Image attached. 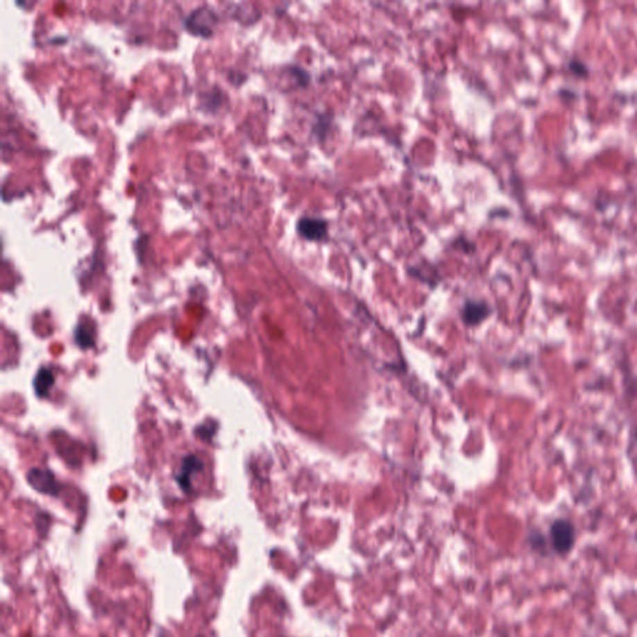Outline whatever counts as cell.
Returning a JSON list of instances; mask_svg holds the SVG:
<instances>
[{"label": "cell", "instance_id": "obj_4", "mask_svg": "<svg viewBox=\"0 0 637 637\" xmlns=\"http://www.w3.org/2000/svg\"><path fill=\"white\" fill-rule=\"evenodd\" d=\"M28 481H29V484H31V487L42 494L56 495L58 491H59L56 481H55L54 475L51 472H49V470H45V469H31L29 475H28Z\"/></svg>", "mask_w": 637, "mask_h": 637}, {"label": "cell", "instance_id": "obj_9", "mask_svg": "<svg viewBox=\"0 0 637 637\" xmlns=\"http://www.w3.org/2000/svg\"><path fill=\"white\" fill-rule=\"evenodd\" d=\"M530 547L535 550H545L547 549V539L539 532H534L529 535Z\"/></svg>", "mask_w": 637, "mask_h": 637}, {"label": "cell", "instance_id": "obj_6", "mask_svg": "<svg viewBox=\"0 0 637 637\" xmlns=\"http://www.w3.org/2000/svg\"><path fill=\"white\" fill-rule=\"evenodd\" d=\"M488 314H489V307H487V304L481 303V301L479 303L473 301V303H467L464 312H463V316H464L466 323L478 324L483 318H487Z\"/></svg>", "mask_w": 637, "mask_h": 637}, {"label": "cell", "instance_id": "obj_5", "mask_svg": "<svg viewBox=\"0 0 637 637\" xmlns=\"http://www.w3.org/2000/svg\"><path fill=\"white\" fill-rule=\"evenodd\" d=\"M202 469H203V463L201 462V459L196 456H187L183 459L180 475L177 477V482L185 492L191 491V481H192L193 475L201 472Z\"/></svg>", "mask_w": 637, "mask_h": 637}, {"label": "cell", "instance_id": "obj_1", "mask_svg": "<svg viewBox=\"0 0 637 637\" xmlns=\"http://www.w3.org/2000/svg\"><path fill=\"white\" fill-rule=\"evenodd\" d=\"M552 549L560 557H566L577 544V528L569 519L558 518L549 528Z\"/></svg>", "mask_w": 637, "mask_h": 637}, {"label": "cell", "instance_id": "obj_3", "mask_svg": "<svg viewBox=\"0 0 637 637\" xmlns=\"http://www.w3.org/2000/svg\"><path fill=\"white\" fill-rule=\"evenodd\" d=\"M298 233L307 241H321L328 238L329 224L323 218L303 216L296 224Z\"/></svg>", "mask_w": 637, "mask_h": 637}, {"label": "cell", "instance_id": "obj_10", "mask_svg": "<svg viewBox=\"0 0 637 637\" xmlns=\"http://www.w3.org/2000/svg\"><path fill=\"white\" fill-rule=\"evenodd\" d=\"M569 70L579 78H586L589 75V69L580 60H572L569 62Z\"/></svg>", "mask_w": 637, "mask_h": 637}, {"label": "cell", "instance_id": "obj_8", "mask_svg": "<svg viewBox=\"0 0 637 637\" xmlns=\"http://www.w3.org/2000/svg\"><path fill=\"white\" fill-rule=\"evenodd\" d=\"M75 340L78 346L83 349L90 348L95 343V329L94 325L89 323L78 324V329L75 331Z\"/></svg>", "mask_w": 637, "mask_h": 637}, {"label": "cell", "instance_id": "obj_2", "mask_svg": "<svg viewBox=\"0 0 637 637\" xmlns=\"http://www.w3.org/2000/svg\"><path fill=\"white\" fill-rule=\"evenodd\" d=\"M216 17L211 9L198 8L193 10L186 19L187 31L194 35L208 37L212 35L213 26L216 25Z\"/></svg>", "mask_w": 637, "mask_h": 637}, {"label": "cell", "instance_id": "obj_7", "mask_svg": "<svg viewBox=\"0 0 637 637\" xmlns=\"http://www.w3.org/2000/svg\"><path fill=\"white\" fill-rule=\"evenodd\" d=\"M54 384L55 377L53 373L49 368L42 367L39 370V373H36L35 379H34V389H35L36 395L39 397L46 396Z\"/></svg>", "mask_w": 637, "mask_h": 637}]
</instances>
